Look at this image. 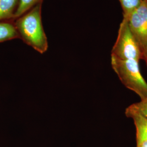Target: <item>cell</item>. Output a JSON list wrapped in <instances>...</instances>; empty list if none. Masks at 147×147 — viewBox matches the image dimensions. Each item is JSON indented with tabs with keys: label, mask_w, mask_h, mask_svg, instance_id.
<instances>
[{
	"label": "cell",
	"mask_w": 147,
	"mask_h": 147,
	"mask_svg": "<svg viewBox=\"0 0 147 147\" xmlns=\"http://www.w3.org/2000/svg\"><path fill=\"white\" fill-rule=\"evenodd\" d=\"M125 114L132 119L136 131V140H147V118L128 106Z\"/></svg>",
	"instance_id": "5b68a950"
},
{
	"label": "cell",
	"mask_w": 147,
	"mask_h": 147,
	"mask_svg": "<svg viewBox=\"0 0 147 147\" xmlns=\"http://www.w3.org/2000/svg\"><path fill=\"white\" fill-rule=\"evenodd\" d=\"M111 56L122 60L134 59L138 62L142 58L141 49L130 31L125 18H123L120 24Z\"/></svg>",
	"instance_id": "3957f363"
},
{
	"label": "cell",
	"mask_w": 147,
	"mask_h": 147,
	"mask_svg": "<svg viewBox=\"0 0 147 147\" xmlns=\"http://www.w3.org/2000/svg\"><path fill=\"white\" fill-rule=\"evenodd\" d=\"M111 65L126 88L138 95L141 100L147 99V83L141 73L138 61L122 60L111 56Z\"/></svg>",
	"instance_id": "7a4b0ae2"
},
{
	"label": "cell",
	"mask_w": 147,
	"mask_h": 147,
	"mask_svg": "<svg viewBox=\"0 0 147 147\" xmlns=\"http://www.w3.org/2000/svg\"><path fill=\"white\" fill-rule=\"evenodd\" d=\"M129 106L147 118V98Z\"/></svg>",
	"instance_id": "30bf717a"
},
{
	"label": "cell",
	"mask_w": 147,
	"mask_h": 147,
	"mask_svg": "<svg viewBox=\"0 0 147 147\" xmlns=\"http://www.w3.org/2000/svg\"><path fill=\"white\" fill-rule=\"evenodd\" d=\"M20 38L14 21L0 22V42Z\"/></svg>",
	"instance_id": "52a82bcc"
},
{
	"label": "cell",
	"mask_w": 147,
	"mask_h": 147,
	"mask_svg": "<svg viewBox=\"0 0 147 147\" xmlns=\"http://www.w3.org/2000/svg\"><path fill=\"white\" fill-rule=\"evenodd\" d=\"M19 0H0V22L14 21Z\"/></svg>",
	"instance_id": "8992f818"
},
{
	"label": "cell",
	"mask_w": 147,
	"mask_h": 147,
	"mask_svg": "<svg viewBox=\"0 0 147 147\" xmlns=\"http://www.w3.org/2000/svg\"><path fill=\"white\" fill-rule=\"evenodd\" d=\"M43 0H19V4L15 14L14 20L25 13L32 7Z\"/></svg>",
	"instance_id": "ba28073f"
},
{
	"label": "cell",
	"mask_w": 147,
	"mask_h": 147,
	"mask_svg": "<svg viewBox=\"0 0 147 147\" xmlns=\"http://www.w3.org/2000/svg\"><path fill=\"white\" fill-rule=\"evenodd\" d=\"M136 147H147V140H136Z\"/></svg>",
	"instance_id": "8fae6325"
},
{
	"label": "cell",
	"mask_w": 147,
	"mask_h": 147,
	"mask_svg": "<svg viewBox=\"0 0 147 147\" xmlns=\"http://www.w3.org/2000/svg\"><path fill=\"white\" fill-rule=\"evenodd\" d=\"M125 18L130 30L143 51L147 47V2L142 3Z\"/></svg>",
	"instance_id": "277c9868"
},
{
	"label": "cell",
	"mask_w": 147,
	"mask_h": 147,
	"mask_svg": "<svg viewBox=\"0 0 147 147\" xmlns=\"http://www.w3.org/2000/svg\"><path fill=\"white\" fill-rule=\"evenodd\" d=\"M142 58L146 61L147 64V47L142 52Z\"/></svg>",
	"instance_id": "7c38bea8"
},
{
	"label": "cell",
	"mask_w": 147,
	"mask_h": 147,
	"mask_svg": "<svg viewBox=\"0 0 147 147\" xmlns=\"http://www.w3.org/2000/svg\"><path fill=\"white\" fill-rule=\"evenodd\" d=\"M123 11V18H127L141 5L143 0H118Z\"/></svg>",
	"instance_id": "9c48e42d"
},
{
	"label": "cell",
	"mask_w": 147,
	"mask_h": 147,
	"mask_svg": "<svg viewBox=\"0 0 147 147\" xmlns=\"http://www.w3.org/2000/svg\"><path fill=\"white\" fill-rule=\"evenodd\" d=\"M42 2L14 20L20 39L41 54L47 51L48 42L42 20Z\"/></svg>",
	"instance_id": "6da1fadb"
},
{
	"label": "cell",
	"mask_w": 147,
	"mask_h": 147,
	"mask_svg": "<svg viewBox=\"0 0 147 147\" xmlns=\"http://www.w3.org/2000/svg\"><path fill=\"white\" fill-rule=\"evenodd\" d=\"M143 1H146V2H147V0H143Z\"/></svg>",
	"instance_id": "4fadbf2b"
}]
</instances>
